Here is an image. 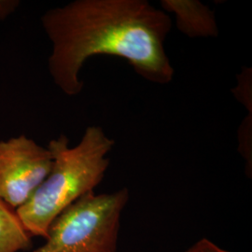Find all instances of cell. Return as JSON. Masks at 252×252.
Returning a JSON list of instances; mask_svg holds the SVG:
<instances>
[{"label":"cell","instance_id":"1","mask_svg":"<svg viewBox=\"0 0 252 252\" xmlns=\"http://www.w3.org/2000/svg\"><path fill=\"white\" fill-rule=\"evenodd\" d=\"M41 24L52 43L49 73L68 96L81 94V68L95 55L123 58L156 84L174 79L164 45L171 17L146 0H75L47 10Z\"/></svg>","mask_w":252,"mask_h":252},{"label":"cell","instance_id":"2","mask_svg":"<svg viewBox=\"0 0 252 252\" xmlns=\"http://www.w3.org/2000/svg\"><path fill=\"white\" fill-rule=\"evenodd\" d=\"M114 146L115 141L96 126H88L74 147L66 135L50 140L51 171L27 203L16 209L32 236L46 238L49 227L64 209L99 185Z\"/></svg>","mask_w":252,"mask_h":252},{"label":"cell","instance_id":"3","mask_svg":"<svg viewBox=\"0 0 252 252\" xmlns=\"http://www.w3.org/2000/svg\"><path fill=\"white\" fill-rule=\"evenodd\" d=\"M129 197L127 188L88 192L54 220L45 243L26 252H117L121 218Z\"/></svg>","mask_w":252,"mask_h":252},{"label":"cell","instance_id":"4","mask_svg":"<svg viewBox=\"0 0 252 252\" xmlns=\"http://www.w3.org/2000/svg\"><path fill=\"white\" fill-rule=\"evenodd\" d=\"M47 147L21 135L0 140V199L17 209L25 205L51 171Z\"/></svg>","mask_w":252,"mask_h":252},{"label":"cell","instance_id":"5","mask_svg":"<svg viewBox=\"0 0 252 252\" xmlns=\"http://www.w3.org/2000/svg\"><path fill=\"white\" fill-rule=\"evenodd\" d=\"M162 9L175 14L177 27L189 37L219 36L214 12L198 0H162Z\"/></svg>","mask_w":252,"mask_h":252},{"label":"cell","instance_id":"6","mask_svg":"<svg viewBox=\"0 0 252 252\" xmlns=\"http://www.w3.org/2000/svg\"><path fill=\"white\" fill-rule=\"evenodd\" d=\"M32 237L16 209L0 199V252H26L32 246Z\"/></svg>","mask_w":252,"mask_h":252},{"label":"cell","instance_id":"7","mask_svg":"<svg viewBox=\"0 0 252 252\" xmlns=\"http://www.w3.org/2000/svg\"><path fill=\"white\" fill-rule=\"evenodd\" d=\"M237 86L234 89V94L247 109L252 111V69L244 68L237 79Z\"/></svg>","mask_w":252,"mask_h":252},{"label":"cell","instance_id":"8","mask_svg":"<svg viewBox=\"0 0 252 252\" xmlns=\"http://www.w3.org/2000/svg\"><path fill=\"white\" fill-rule=\"evenodd\" d=\"M239 152L252 167V115L246 118L239 129Z\"/></svg>","mask_w":252,"mask_h":252},{"label":"cell","instance_id":"9","mask_svg":"<svg viewBox=\"0 0 252 252\" xmlns=\"http://www.w3.org/2000/svg\"><path fill=\"white\" fill-rule=\"evenodd\" d=\"M185 252H230L221 249L207 238H202L190 246Z\"/></svg>","mask_w":252,"mask_h":252},{"label":"cell","instance_id":"10","mask_svg":"<svg viewBox=\"0 0 252 252\" xmlns=\"http://www.w3.org/2000/svg\"><path fill=\"white\" fill-rule=\"evenodd\" d=\"M19 0H0V21H4L12 15L20 6Z\"/></svg>","mask_w":252,"mask_h":252}]
</instances>
